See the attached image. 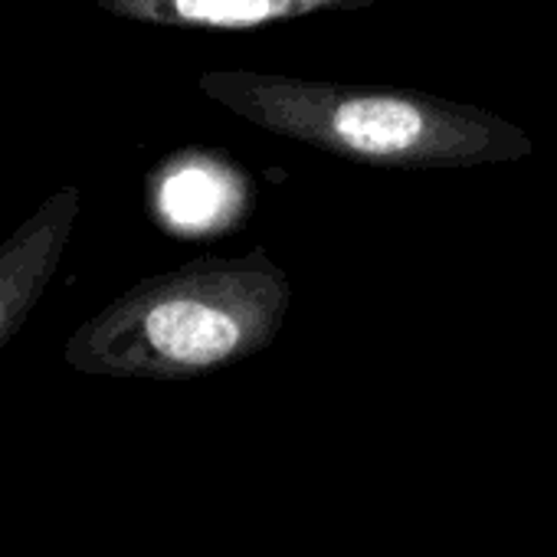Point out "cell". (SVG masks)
I'll return each mask as SVG.
<instances>
[{
	"label": "cell",
	"instance_id": "obj_1",
	"mask_svg": "<svg viewBox=\"0 0 557 557\" xmlns=\"http://www.w3.org/2000/svg\"><path fill=\"white\" fill-rule=\"evenodd\" d=\"M293 306L286 269L265 249L203 256L148 275L66 342L73 371L122 381H190L265 351Z\"/></svg>",
	"mask_w": 557,
	"mask_h": 557
},
{
	"label": "cell",
	"instance_id": "obj_2",
	"mask_svg": "<svg viewBox=\"0 0 557 557\" xmlns=\"http://www.w3.org/2000/svg\"><path fill=\"white\" fill-rule=\"evenodd\" d=\"M200 92L243 122L315 151L397 171L508 164L534 151L515 122L420 89L351 86L269 70H207Z\"/></svg>",
	"mask_w": 557,
	"mask_h": 557
},
{
	"label": "cell",
	"instance_id": "obj_3",
	"mask_svg": "<svg viewBox=\"0 0 557 557\" xmlns=\"http://www.w3.org/2000/svg\"><path fill=\"white\" fill-rule=\"evenodd\" d=\"M83 190L66 184L53 190L4 243H0V351L27 325L44 302L70 249Z\"/></svg>",
	"mask_w": 557,
	"mask_h": 557
},
{
	"label": "cell",
	"instance_id": "obj_4",
	"mask_svg": "<svg viewBox=\"0 0 557 557\" xmlns=\"http://www.w3.org/2000/svg\"><path fill=\"white\" fill-rule=\"evenodd\" d=\"M119 21L171 30H259L322 14H355L377 0H96Z\"/></svg>",
	"mask_w": 557,
	"mask_h": 557
},
{
	"label": "cell",
	"instance_id": "obj_5",
	"mask_svg": "<svg viewBox=\"0 0 557 557\" xmlns=\"http://www.w3.org/2000/svg\"><path fill=\"white\" fill-rule=\"evenodd\" d=\"M154 210L177 233H210L236 216L239 177L213 158H171L154 177Z\"/></svg>",
	"mask_w": 557,
	"mask_h": 557
}]
</instances>
